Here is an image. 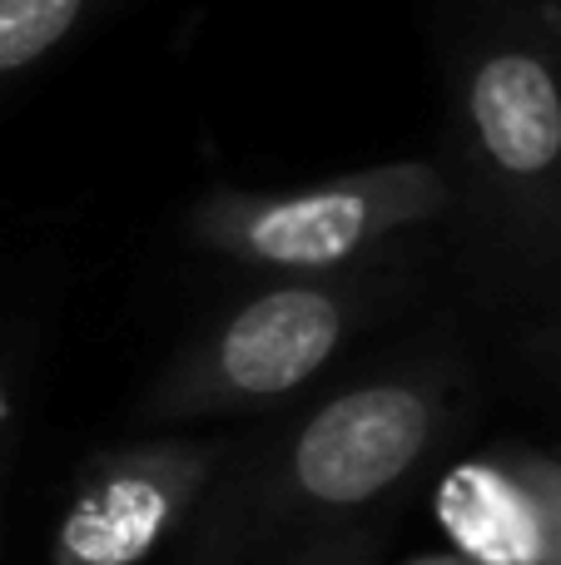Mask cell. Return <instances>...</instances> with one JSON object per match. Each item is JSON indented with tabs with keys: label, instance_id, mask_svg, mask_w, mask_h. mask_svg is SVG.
I'll list each match as a JSON object with an SVG mask.
<instances>
[{
	"label": "cell",
	"instance_id": "11",
	"mask_svg": "<svg viewBox=\"0 0 561 565\" xmlns=\"http://www.w3.org/2000/svg\"><path fill=\"white\" fill-rule=\"evenodd\" d=\"M542 6H547V15H552L557 30H561V0H542Z\"/></svg>",
	"mask_w": 561,
	"mask_h": 565
},
{
	"label": "cell",
	"instance_id": "2",
	"mask_svg": "<svg viewBox=\"0 0 561 565\" xmlns=\"http://www.w3.org/2000/svg\"><path fill=\"white\" fill-rule=\"evenodd\" d=\"M453 119L457 204L512 274L561 282V30L542 0L463 50Z\"/></svg>",
	"mask_w": 561,
	"mask_h": 565
},
{
	"label": "cell",
	"instance_id": "10",
	"mask_svg": "<svg viewBox=\"0 0 561 565\" xmlns=\"http://www.w3.org/2000/svg\"><path fill=\"white\" fill-rule=\"evenodd\" d=\"M403 565H477V561H467L463 551H423V556H413Z\"/></svg>",
	"mask_w": 561,
	"mask_h": 565
},
{
	"label": "cell",
	"instance_id": "1",
	"mask_svg": "<svg viewBox=\"0 0 561 565\" xmlns=\"http://www.w3.org/2000/svg\"><path fill=\"white\" fill-rule=\"evenodd\" d=\"M467 387L447 367L373 372L294 417L248 457H229L184 565H244L314 536L368 526L453 437Z\"/></svg>",
	"mask_w": 561,
	"mask_h": 565
},
{
	"label": "cell",
	"instance_id": "7",
	"mask_svg": "<svg viewBox=\"0 0 561 565\" xmlns=\"http://www.w3.org/2000/svg\"><path fill=\"white\" fill-rule=\"evenodd\" d=\"M109 0H0V89L70 45Z\"/></svg>",
	"mask_w": 561,
	"mask_h": 565
},
{
	"label": "cell",
	"instance_id": "9",
	"mask_svg": "<svg viewBox=\"0 0 561 565\" xmlns=\"http://www.w3.org/2000/svg\"><path fill=\"white\" fill-rule=\"evenodd\" d=\"M328 541H334V531H328V536L304 541V546H294L288 556H278V565H324L328 561Z\"/></svg>",
	"mask_w": 561,
	"mask_h": 565
},
{
	"label": "cell",
	"instance_id": "3",
	"mask_svg": "<svg viewBox=\"0 0 561 565\" xmlns=\"http://www.w3.org/2000/svg\"><path fill=\"white\" fill-rule=\"evenodd\" d=\"M398 282L373 268L278 278L224 308L169 358L135 407L139 422H204L288 402L318 377L353 332L393 302Z\"/></svg>",
	"mask_w": 561,
	"mask_h": 565
},
{
	"label": "cell",
	"instance_id": "8",
	"mask_svg": "<svg viewBox=\"0 0 561 565\" xmlns=\"http://www.w3.org/2000/svg\"><path fill=\"white\" fill-rule=\"evenodd\" d=\"M378 551H383V531L378 526H348V531H334L324 565H373Z\"/></svg>",
	"mask_w": 561,
	"mask_h": 565
},
{
	"label": "cell",
	"instance_id": "5",
	"mask_svg": "<svg viewBox=\"0 0 561 565\" xmlns=\"http://www.w3.org/2000/svg\"><path fill=\"white\" fill-rule=\"evenodd\" d=\"M234 447L209 437H155L95 457L60 511L50 565L149 561L204 507Z\"/></svg>",
	"mask_w": 561,
	"mask_h": 565
},
{
	"label": "cell",
	"instance_id": "4",
	"mask_svg": "<svg viewBox=\"0 0 561 565\" xmlns=\"http://www.w3.org/2000/svg\"><path fill=\"white\" fill-rule=\"evenodd\" d=\"M457 209V179L433 159H388L304 189H209L189 209V244L204 254L318 278L363 268L378 248Z\"/></svg>",
	"mask_w": 561,
	"mask_h": 565
},
{
	"label": "cell",
	"instance_id": "6",
	"mask_svg": "<svg viewBox=\"0 0 561 565\" xmlns=\"http://www.w3.org/2000/svg\"><path fill=\"white\" fill-rule=\"evenodd\" d=\"M437 526L477 565H561V461L493 447L443 471Z\"/></svg>",
	"mask_w": 561,
	"mask_h": 565
}]
</instances>
